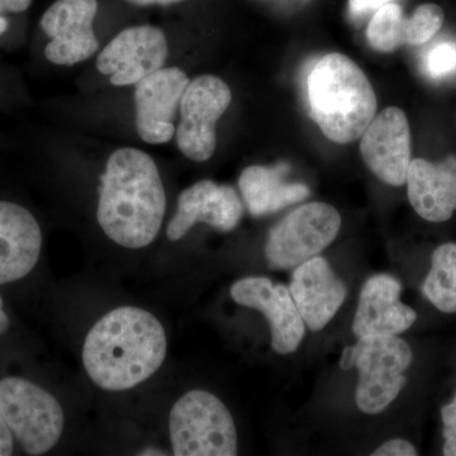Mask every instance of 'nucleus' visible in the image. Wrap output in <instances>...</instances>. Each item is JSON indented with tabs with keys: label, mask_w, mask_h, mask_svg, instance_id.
I'll use <instances>...</instances> for the list:
<instances>
[{
	"label": "nucleus",
	"mask_w": 456,
	"mask_h": 456,
	"mask_svg": "<svg viewBox=\"0 0 456 456\" xmlns=\"http://www.w3.org/2000/svg\"><path fill=\"white\" fill-rule=\"evenodd\" d=\"M167 351V334L154 314L119 307L108 312L86 335L83 364L99 388L127 391L159 370Z\"/></svg>",
	"instance_id": "f257e3e1"
},
{
	"label": "nucleus",
	"mask_w": 456,
	"mask_h": 456,
	"mask_svg": "<svg viewBox=\"0 0 456 456\" xmlns=\"http://www.w3.org/2000/svg\"><path fill=\"white\" fill-rule=\"evenodd\" d=\"M101 180L97 218L103 232L127 248L154 242L167 211V196L151 156L132 147L117 150Z\"/></svg>",
	"instance_id": "f03ea898"
},
{
	"label": "nucleus",
	"mask_w": 456,
	"mask_h": 456,
	"mask_svg": "<svg viewBox=\"0 0 456 456\" xmlns=\"http://www.w3.org/2000/svg\"><path fill=\"white\" fill-rule=\"evenodd\" d=\"M311 117L326 139L346 145L362 136L377 114V95L367 75L350 57H321L307 79Z\"/></svg>",
	"instance_id": "7ed1b4c3"
},
{
	"label": "nucleus",
	"mask_w": 456,
	"mask_h": 456,
	"mask_svg": "<svg viewBox=\"0 0 456 456\" xmlns=\"http://www.w3.org/2000/svg\"><path fill=\"white\" fill-rule=\"evenodd\" d=\"M169 432L176 456H235L237 431L224 402L207 391H191L171 408Z\"/></svg>",
	"instance_id": "20e7f679"
},
{
	"label": "nucleus",
	"mask_w": 456,
	"mask_h": 456,
	"mask_svg": "<svg viewBox=\"0 0 456 456\" xmlns=\"http://www.w3.org/2000/svg\"><path fill=\"white\" fill-rule=\"evenodd\" d=\"M0 410L27 454L49 452L64 430V411L49 392L22 378L0 380Z\"/></svg>",
	"instance_id": "39448f33"
},
{
	"label": "nucleus",
	"mask_w": 456,
	"mask_h": 456,
	"mask_svg": "<svg viewBox=\"0 0 456 456\" xmlns=\"http://www.w3.org/2000/svg\"><path fill=\"white\" fill-rule=\"evenodd\" d=\"M354 356L359 370L356 406L367 415L382 413L406 386L412 350L398 336H374L359 338Z\"/></svg>",
	"instance_id": "423d86ee"
},
{
	"label": "nucleus",
	"mask_w": 456,
	"mask_h": 456,
	"mask_svg": "<svg viewBox=\"0 0 456 456\" xmlns=\"http://www.w3.org/2000/svg\"><path fill=\"white\" fill-rule=\"evenodd\" d=\"M342 224L331 204L307 203L298 207L270 230L266 259L275 269L297 268L318 256L335 241Z\"/></svg>",
	"instance_id": "0eeeda50"
},
{
	"label": "nucleus",
	"mask_w": 456,
	"mask_h": 456,
	"mask_svg": "<svg viewBox=\"0 0 456 456\" xmlns=\"http://www.w3.org/2000/svg\"><path fill=\"white\" fill-rule=\"evenodd\" d=\"M232 101V92L220 77L200 75L189 82L180 99L176 143L182 154L204 163L215 154L216 125Z\"/></svg>",
	"instance_id": "6e6552de"
},
{
	"label": "nucleus",
	"mask_w": 456,
	"mask_h": 456,
	"mask_svg": "<svg viewBox=\"0 0 456 456\" xmlns=\"http://www.w3.org/2000/svg\"><path fill=\"white\" fill-rule=\"evenodd\" d=\"M167 53V37L160 28L149 25L130 27L102 50L97 69L110 77L113 86H136L163 68Z\"/></svg>",
	"instance_id": "1a4fd4ad"
},
{
	"label": "nucleus",
	"mask_w": 456,
	"mask_h": 456,
	"mask_svg": "<svg viewBox=\"0 0 456 456\" xmlns=\"http://www.w3.org/2000/svg\"><path fill=\"white\" fill-rule=\"evenodd\" d=\"M97 0H57L41 18V28L50 38L45 56L55 65L73 66L97 53L93 31Z\"/></svg>",
	"instance_id": "9d476101"
},
{
	"label": "nucleus",
	"mask_w": 456,
	"mask_h": 456,
	"mask_svg": "<svg viewBox=\"0 0 456 456\" xmlns=\"http://www.w3.org/2000/svg\"><path fill=\"white\" fill-rule=\"evenodd\" d=\"M360 139L362 160L378 179L392 187L406 184L412 149L410 123L401 108L377 114Z\"/></svg>",
	"instance_id": "9b49d317"
},
{
	"label": "nucleus",
	"mask_w": 456,
	"mask_h": 456,
	"mask_svg": "<svg viewBox=\"0 0 456 456\" xmlns=\"http://www.w3.org/2000/svg\"><path fill=\"white\" fill-rule=\"evenodd\" d=\"M231 297L240 305L257 310L268 318L275 353L288 355L298 349L305 336V323L289 288L268 278L248 277L231 287Z\"/></svg>",
	"instance_id": "f8f14e48"
},
{
	"label": "nucleus",
	"mask_w": 456,
	"mask_h": 456,
	"mask_svg": "<svg viewBox=\"0 0 456 456\" xmlns=\"http://www.w3.org/2000/svg\"><path fill=\"white\" fill-rule=\"evenodd\" d=\"M189 84L182 69L161 68L136 84V128L151 145L169 142L175 134L174 118Z\"/></svg>",
	"instance_id": "ddd939ff"
},
{
	"label": "nucleus",
	"mask_w": 456,
	"mask_h": 456,
	"mask_svg": "<svg viewBox=\"0 0 456 456\" xmlns=\"http://www.w3.org/2000/svg\"><path fill=\"white\" fill-rule=\"evenodd\" d=\"M244 207L235 189L202 180L182 191L176 212L167 228L170 241H178L196 224L203 222L222 232L235 230Z\"/></svg>",
	"instance_id": "4468645a"
},
{
	"label": "nucleus",
	"mask_w": 456,
	"mask_h": 456,
	"mask_svg": "<svg viewBox=\"0 0 456 456\" xmlns=\"http://www.w3.org/2000/svg\"><path fill=\"white\" fill-rule=\"evenodd\" d=\"M289 290L299 314L312 331L325 329L347 297L346 284L320 255L294 269Z\"/></svg>",
	"instance_id": "2eb2a0df"
},
{
	"label": "nucleus",
	"mask_w": 456,
	"mask_h": 456,
	"mask_svg": "<svg viewBox=\"0 0 456 456\" xmlns=\"http://www.w3.org/2000/svg\"><path fill=\"white\" fill-rule=\"evenodd\" d=\"M402 285L387 274L368 279L360 293L358 310L354 317L356 338L398 336L416 322L417 314L401 302Z\"/></svg>",
	"instance_id": "dca6fc26"
},
{
	"label": "nucleus",
	"mask_w": 456,
	"mask_h": 456,
	"mask_svg": "<svg viewBox=\"0 0 456 456\" xmlns=\"http://www.w3.org/2000/svg\"><path fill=\"white\" fill-rule=\"evenodd\" d=\"M445 22V13L437 4L419 5L412 16L406 17L397 3H389L371 16L367 40L374 50L395 53L402 46L428 44L439 33Z\"/></svg>",
	"instance_id": "f3484780"
},
{
	"label": "nucleus",
	"mask_w": 456,
	"mask_h": 456,
	"mask_svg": "<svg viewBox=\"0 0 456 456\" xmlns=\"http://www.w3.org/2000/svg\"><path fill=\"white\" fill-rule=\"evenodd\" d=\"M42 232L31 212L0 200V285L25 278L40 257Z\"/></svg>",
	"instance_id": "a211bd4d"
},
{
	"label": "nucleus",
	"mask_w": 456,
	"mask_h": 456,
	"mask_svg": "<svg viewBox=\"0 0 456 456\" xmlns=\"http://www.w3.org/2000/svg\"><path fill=\"white\" fill-rule=\"evenodd\" d=\"M406 184L408 200L419 217L434 224L449 221L456 211V156L437 164L415 159Z\"/></svg>",
	"instance_id": "6ab92c4d"
},
{
	"label": "nucleus",
	"mask_w": 456,
	"mask_h": 456,
	"mask_svg": "<svg viewBox=\"0 0 456 456\" xmlns=\"http://www.w3.org/2000/svg\"><path fill=\"white\" fill-rule=\"evenodd\" d=\"M289 167L285 164L265 167H246L239 185L248 212L254 217L272 215L310 197V188L303 183L288 182Z\"/></svg>",
	"instance_id": "aec40b11"
},
{
	"label": "nucleus",
	"mask_w": 456,
	"mask_h": 456,
	"mask_svg": "<svg viewBox=\"0 0 456 456\" xmlns=\"http://www.w3.org/2000/svg\"><path fill=\"white\" fill-rule=\"evenodd\" d=\"M422 290L437 310L456 314V244L448 242L435 248Z\"/></svg>",
	"instance_id": "412c9836"
},
{
	"label": "nucleus",
	"mask_w": 456,
	"mask_h": 456,
	"mask_svg": "<svg viewBox=\"0 0 456 456\" xmlns=\"http://www.w3.org/2000/svg\"><path fill=\"white\" fill-rule=\"evenodd\" d=\"M426 74L434 79L456 73V42L443 41L428 50L424 57Z\"/></svg>",
	"instance_id": "4be33fe9"
},
{
	"label": "nucleus",
	"mask_w": 456,
	"mask_h": 456,
	"mask_svg": "<svg viewBox=\"0 0 456 456\" xmlns=\"http://www.w3.org/2000/svg\"><path fill=\"white\" fill-rule=\"evenodd\" d=\"M444 424V455L456 456V395L452 403L441 410Z\"/></svg>",
	"instance_id": "5701e85b"
},
{
	"label": "nucleus",
	"mask_w": 456,
	"mask_h": 456,
	"mask_svg": "<svg viewBox=\"0 0 456 456\" xmlns=\"http://www.w3.org/2000/svg\"><path fill=\"white\" fill-rule=\"evenodd\" d=\"M417 449L410 441L395 439L387 441L371 452L373 456H416Z\"/></svg>",
	"instance_id": "b1692460"
},
{
	"label": "nucleus",
	"mask_w": 456,
	"mask_h": 456,
	"mask_svg": "<svg viewBox=\"0 0 456 456\" xmlns=\"http://www.w3.org/2000/svg\"><path fill=\"white\" fill-rule=\"evenodd\" d=\"M395 2L397 0H349V12L355 20H364L373 16L384 5Z\"/></svg>",
	"instance_id": "393cba45"
},
{
	"label": "nucleus",
	"mask_w": 456,
	"mask_h": 456,
	"mask_svg": "<svg viewBox=\"0 0 456 456\" xmlns=\"http://www.w3.org/2000/svg\"><path fill=\"white\" fill-rule=\"evenodd\" d=\"M14 444L13 434L3 416L0 410V456H9L13 454Z\"/></svg>",
	"instance_id": "a878e982"
},
{
	"label": "nucleus",
	"mask_w": 456,
	"mask_h": 456,
	"mask_svg": "<svg viewBox=\"0 0 456 456\" xmlns=\"http://www.w3.org/2000/svg\"><path fill=\"white\" fill-rule=\"evenodd\" d=\"M31 3L32 0H0V16L3 13H22Z\"/></svg>",
	"instance_id": "bb28decb"
},
{
	"label": "nucleus",
	"mask_w": 456,
	"mask_h": 456,
	"mask_svg": "<svg viewBox=\"0 0 456 456\" xmlns=\"http://www.w3.org/2000/svg\"><path fill=\"white\" fill-rule=\"evenodd\" d=\"M355 367V356H354V346L345 347L342 351L340 359V368L342 370H350L351 368Z\"/></svg>",
	"instance_id": "cd10ccee"
},
{
	"label": "nucleus",
	"mask_w": 456,
	"mask_h": 456,
	"mask_svg": "<svg viewBox=\"0 0 456 456\" xmlns=\"http://www.w3.org/2000/svg\"><path fill=\"white\" fill-rule=\"evenodd\" d=\"M134 5L140 7H149V5H170L175 3L183 2V0H127Z\"/></svg>",
	"instance_id": "c85d7f7f"
},
{
	"label": "nucleus",
	"mask_w": 456,
	"mask_h": 456,
	"mask_svg": "<svg viewBox=\"0 0 456 456\" xmlns=\"http://www.w3.org/2000/svg\"><path fill=\"white\" fill-rule=\"evenodd\" d=\"M9 327V318L4 312V303H3L2 297H0V335L4 334Z\"/></svg>",
	"instance_id": "c756f323"
},
{
	"label": "nucleus",
	"mask_w": 456,
	"mask_h": 456,
	"mask_svg": "<svg viewBox=\"0 0 456 456\" xmlns=\"http://www.w3.org/2000/svg\"><path fill=\"white\" fill-rule=\"evenodd\" d=\"M140 455H167V452H163V450L159 449H146L140 452Z\"/></svg>",
	"instance_id": "7c9ffc66"
},
{
	"label": "nucleus",
	"mask_w": 456,
	"mask_h": 456,
	"mask_svg": "<svg viewBox=\"0 0 456 456\" xmlns=\"http://www.w3.org/2000/svg\"><path fill=\"white\" fill-rule=\"evenodd\" d=\"M9 22L7 18L0 16V36L8 31Z\"/></svg>",
	"instance_id": "2f4dec72"
}]
</instances>
